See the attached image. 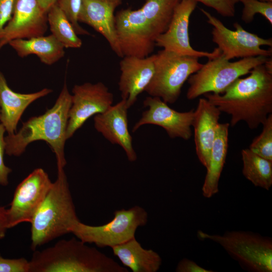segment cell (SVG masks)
I'll return each mask as SVG.
<instances>
[{
	"label": "cell",
	"mask_w": 272,
	"mask_h": 272,
	"mask_svg": "<svg viewBox=\"0 0 272 272\" xmlns=\"http://www.w3.org/2000/svg\"><path fill=\"white\" fill-rule=\"evenodd\" d=\"M239 78L222 94L208 93L205 97L221 111L231 116L230 125L243 121L250 129L257 128L272 113V74L264 64Z\"/></svg>",
	"instance_id": "6da1fadb"
},
{
	"label": "cell",
	"mask_w": 272,
	"mask_h": 272,
	"mask_svg": "<svg viewBox=\"0 0 272 272\" xmlns=\"http://www.w3.org/2000/svg\"><path fill=\"white\" fill-rule=\"evenodd\" d=\"M71 104L72 94L65 82L51 108L41 115L31 117L23 123L18 132L5 137V153L9 156H20L30 143L43 141L55 154L57 168H63L66 164L64 149Z\"/></svg>",
	"instance_id": "7a4b0ae2"
},
{
	"label": "cell",
	"mask_w": 272,
	"mask_h": 272,
	"mask_svg": "<svg viewBox=\"0 0 272 272\" xmlns=\"http://www.w3.org/2000/svg\"><path fill=\"white\" fill-rule=\"evenodd\" d=\"M73 237L34 250L29 272H128L113 259Z\"/></svg>",
	"instance_id": "3957f363"
},
{
	"label": "cell",
	"mask_w": 272,
	"mask_h": 272,
	"mask_svg": "<svg viewBox=\"0 0 272 272\" xmlns=\"http://www.w3.org/2000/svg\"><path fill=\"white\" fill-rule=\"evenodd\" d=\"M79 220L63 168L31 222V248L41 246L71 232Z\"/></svg>",
	"instance_id": "277c9868"
},
{
	"label": "cell",
	"mask_w": 272,
	"mask_h": 272,
	"mask_svg": "<svg viewBox=\"0 0 272 272\" xmlns=\"http://www.w3.org/2000/svg\"><path fill=\"white\" fill-rule=\"evenodd\" d=\"M197 236L221 245L245 269L252 272L272 271V239L249 231H227L222 235L201 230Z\"/></svg>",
	"instance_id": "5b68a950"
},
{
	"label": "cell",
	"mask_w": 272,
	"mask_h": 272,
	"mask_svg": "<svg viewBox=\"0 0 272 272\" xmlns=\"http://www.w3.org/2000/svg\"><path fill=\"white\" fill-rule=\"evenodd\" d=\"M268 57L258 56L231 62L221 53L210 59L188 79L187 98L193 100L208 93L222 94L237 79L249 74L255 66L264 64Z\"/></svg>",
	"instance_id": "8992f818"
},
{
	"label": "cell",
	"mask_w": 272,
	"mask_h": 272,
	"mask_svg": "<svg viewBox=\"0 0 272 272\" xmlns=\"http://www.w3.org/2000/svg\"><path fill=\"white\" fill-rule=\"evenodd\" d=\"M202 65L197 57L160 50L156 54L154 74L145 91L167 104H173L180 96L185 81Z\"/></svg>",
	"instance_id": "52a82bcc"
},
{
	"label": "cell",
	"mask_w": 272,
	"mask_h": 272,
	"mask_svg": "<svg viewBox=\"0 0 272 272\" xmlns=\"http://www.w3.org/2000/svg\"><path fill=\"white\" fill-rule=\"evenodd\" d=\"M148 219L146 211L134 206L128 210L115 211L113 219L102 225L91 226L79 221L71 233L85 243L112 248L134 238L137 229L145 226Z\"/></svg>",
	"instance_id": "ba28073f"
},
{
	"label": "cell",
	"mask_w": 272,
	"mask_h": 272,
	"mask_svg": "<svg viewBox=\"0 0 272 272\" xmlns=\"http://www.w3.org/2000/svg\"><path fill=\"white\" fill-rule=\"evenodd\" d=\"M200 10L207 18L208 23L213 26L212 40L226 59L271 56V38L264 39L249 32L237 22L233 24L235 30L229 29L209 12L203 9Z\"/></svg>",
	"instance_id": "9c48e42d"
},
{
	"label": "cell",
	"mask_w": 272,
	"mask_h": 272,
	"mask_svg": "<svg viewBox=\"0 0 272 272\" xmlns=\"http://www.w3.org/2000/svg\"><path fill=\"white\" fill-rule=\"evenodd\" d=\"M115 26L123 56L144 58L154 51L157 37L140 9L118 11L115 15Z\"/></svg>",
	"instance_id": "30bf717a"
},
{
	"label": "cell",
	"mask_w": 272,
	"mask_h": 272,
	"mask_svg": "<svg viewBox=\"0 0 272 272\" xmlns=\"http://www.w3.org/2000/svg\"><path fill=\"white\" fill-rule=\"evenodd\" d=\"M52 183L47 173L38 168L18 185L10 208L7 209L9 229L22 223H31Z\"/></svg>",
	"instance_id": "8fae6325"
},
{
	"label": "cell",
	"mask_w": 272,
	"mask_h": 272,
	"mask_svg": "<svg viewBox=\"0 0 272 272\" xmlns=\"http://www.w3.org/2000/svg\"><path fill=\"white\" fill-rule=\"evenodd\" d=\"M72 93L66 127L67 140L90 117L105 112L113 102V94L102 82L76 85Z\"/></svg>",
	"instance_id": "7c38bea8"
},
{
	"label": "cell",
	"mask_w": 272,
	"mask_h": 272,
	"mask_svg": "<svg viewBox=\"0 0 272 272\" xmlns=\"http://www.w3.org/2000/svg\"><path fill=\"white\" fill-rule=\"evenodd\" d=\"M197 4V2L194 0H181L179 2L174 9L167 30L156 39V46L179 54L198 58L206 57L209 59L222 53L218 47L209 52L196 50L190 45L188 33L189 19Z\"/></svg>",
	"instance_id": "4fadbf2b"
},
{
	"label": "cell",
	"mask_w": 272,
	"mask_h": 272,
	"mask_svg": "<svg viewBox=\"0 0 272 272\" xmlns=\"http://www.w3.org/2000/svg\"><path fill=\"white\" fill-rule=\"evenodd\" d=\"M143 104L148 109L143 112L141 118L134 125L133 132L142 125L153 124L164 129L172 139L179 138L188 140L191 137L193 110L187 112L176 111L158 97L148 96Z\"/></svg>",
	"instance_id": "5bb4252c"
},
{
	"label": "cell",
	"mask_w": 272,
	"mask_h": 272,
	"mask_svg": "<svg viewBox=\"0 0 272 272\" xmlns=\"http://www.w3.org/2000/svg\"><path fill=\"white\" fill-rule=\"evenodd\" d=\"M47 15L38 0H16L13 16L0 38V49L14 39L44 35L48 29Z\"/></svg>",
	"instance_id": "9a60e30c"
},
{
	"label": "cell",
	"mask_w": 272,
	"mask_h": 272,
	"mask_svg": "<svg viewBox=\"0 0 272 272\" xmlns=\"http://www.w3.org/2000/svg\"><path fill=\"white\" fill-rule=\"evenodd\" d=\"M128 109L126 100L121 99L105 112L95 115L94 125L96 130L111 144L123 149L129 161L134 162L137 155L128 129Z\"/></svg>",
	"instance_id": "2e32d148"
},
{
	"label": "cell",
	"mask_w": 272,
	"mask_h": 272,
	"mask_svg": "<svg viewBox=\"0 0 272 272\" xmlns=\"http://www.w3.org/2000/svg\"><path fill=\"white\" fill-rule=\"evenodd\" d=\"M122 58L119 62L121 75L118 87L122 99L126 100L129 108L153 77L156 54L144 58L124 56Z\"/></svg>",
	"instance_id": "e0dca14e"
},
{
	"label": "cell",
	"mask_w": 272,
	"mask_h": 272,
	"mask_svg": "<svg viewBox=\"0 0 272 272\" xmlns=\"http://www.w3.org/2000/svg\"><path fill=\"white\" fill-rule=\"evenodd\" d=\"M122 3V0H82L78 15L79 22L89 25L100 33L121 58L123 55L116 35L114 11Z\"/></svg>",
	"instance_id": "ac0fdd59"
},
{
	"label": "cell",
	"mask_w": 272,
	"mask_h": 272,
	"mask_svg": "<svg viewBox=\"0 0 272 272\" xmlns=\"http://www.w3.org/2000/svg\"><path fill=\"white\" fill-rule=\"evenodd\" d=\"M221 114L217 106L207 99L200 98L194 110L192 126L197 157L207 169Z\"/></svg>",
	"instance_id": "d6986e66"
},
{
	"label": "cell",
	"mask_w": 272,
	"mask_h": 272,
	"mask_svg": "<svg viewBox=\"0 0 272 272\" xmlns=\"http://www.w3.org/2000/svg\"><path fill=\"white\" fill-rule=\"evenodd\" d=\"M52 92L50 89L44 88L31 93L15 92L9 87L5 76L0 71V121L8 134L16 132L17 124L29 105Z\"/></svg>",
	"instance_id": "ffe728a7"
},
{
	"label": "cell",
	"mask_w": 272,
	"mask_h": 272,
	"mask_svg": "<svg viewBox=\"0 0 272 272\" xmlns=\"http://www.w3.org/2000/svg\"><path fill=\"white\" fill-rule=\"evenodd\" d=\"M229 123H219L211 149L207 173L201 188L203 196L211 198L219 192V182L227 154Z\"/></svg>",
	"instance_id": "44dd1931"
},
{
	"label": "cell",
	"mask_w": 272,
	"mask_h": 272,
	"mask_svg": "<svg viewBox=\"0 0 272 272\" xmlns=\"http://www.w3.org/2000/svg\"><path fill=\"white\" fill-rule=\"evenodd\" d=\"M9 45L21 57L29 55L37 56L41 62L50 65L63 57L64 47L52 35L39 36L29 39H16Z\"/></svg>",
	"instance_id": "7402d4cb"
},
{
	"label": "cell",
	"mask_w": 272,
	"mask_h": 272,
	"mask_svg": "<svg viewBox=\"0 0 272 272\" xmlns=\"http://www.w3.org/2000/svg\"><path fill=\"white\" fill-rule=\"evenodd\" d=\"M111 248L123 265L133 272H156L162 264L159 254L144 248L135 237Z\"/></svg>",
	"instance_id": "603a6c76"
},
{
	"label": "cell",
	"mask_w": 272,
	"mask_h": 272,
	"mask_svg": "<svg viewBox=\"0 0 272 272\" xmlns=\"http://www.w3.org/2000/svg\"><path fill=\"white\" fill-rule=\"evenodd\" d=\"M242 174L254 186L268 190L272 186V161L263 158L249 148L241 151Z\"/></svg>",
	"instance_id": "cb8c5ba5"
},
{
	"label": "cell",
	"mask_w": 272,
	"mask_h": 272,
	"mask_svg": "<svg viewBox=\"0 0 272 272\" xmlns=\"http://www.w3.org/2000/svg\"><path fill=\"white\" fill-rule=\"evenodd\" d=\"M180 1L146 0L140 8L157 37L167 30L174 9Z\"/></svg>",
	"instance_id": "d4e9b609"
},
{
	"label": "cell",
	"mask_w": 272,
	"mask_h": 272,
	"mask_svg": "<svg viewBox=\"0 0 272 272\" xmlns=\"http://www.w3.org/2000/svg\"><path fill=\"white\" fill-rule=\"evenodd\" d=\"M47 22L52 34L64 48H79L82 45L70 21L56 3L47 12Z\"/></svg>",
	"instance_id": "484cf974"
},
{
	"label": "cell",
	"mask_w": 272,
	"mask_h": 272,
	"mask_svg": "<svg viewBox=\"0 0 272 272\" xmlns=\"http://www.w3.org/2000/svg\"><path fill=\"white\" fill-rule=\"evenodd\" d=\"M262 125L261 133L253 139L249 149L258 156L272 161V114Z\"/></svg>",
	"instance_id": "4316f807"
},
{
	"label": "cell",
	"mask_w": 272,
	"mask_h": 272,
	"mask_svg": "<svg viewBox=\"0 0 272 272\" xmlns=\"http://www.w3.org/2000/svg\"><path fill=\"white\" fill-rule=\"evenodd\" d=\"M244 8L241 19L245 23L252 22L257 14L263 16L272 25V2H261L258 0H238Z\"/></svg>",
	"instance_id": "83f0119b"
},
{
	"label": "cell",
	"mask_w": 272,
	"mask_h": 272,
	"mask_svg": "<svg viewBox=\"0 0 272 272\" xmlns=\"http://www.w3.org/2000/svg\"><path fill=\"white\" fill-rule=\"evenodd\" d=\"M82 0H58L57 4L64 13L78 35H89L90 33L79 24L78 15Z\"/></svg>",
	"instance_id": "f1b7e54d"
},
{
	"label": "cell",
	"mask_w": 272,
	"mask_h": 272,
	"mask_svg": "<svg viewBox=\"0 0 272 272\" xmlns=\"http://www.w3.org/2000/svg\"><path fill=\"white\" fill-rule=\"evenodd\" d=\"M214 9L219 14L225 17H233L235 14V5L238 0H194Z\"/></svg>",
	"instance_id": "f546056e"
},
{
	"label": "cell",
	"mask_w": 272,
	"mask_h": 272,
	"mask_svg": "<svg viewBox=\"0 0 272 272\" xmlns=\"http://www.w3.org/2000/svg\"><path fill=\"white\" fill-rule=\"evenodd\" d=\"M0 272H29V261L24 257L5 258L0 254Z\"/></svg>",
	"instance_id": "4dcf8cb0"
},
{
	"label": "cell",
	"mask_w": 272,
	"mask_h": 272,
	"mask_svg": "<svg viewBox=\"0 0 272 272\" xmlns=\"http://www.w3.org/2000/svg\"><path fill=\"white\" fill-rule=\"evenodd\" d=\"M6 129L2 123H0V185L7 186L9 183L8 176L12 172L11 168L7 166L4 160L5 153L6 143L4 133Z\"/></svg>",
	"instance_id": "1f68e13d"
},
{
	"label": "cell",
	"mask_w": 272,
	"mask_h": 272,
	"mask_svg": "<svg viewBox=\"0 0 272 272\" xmlns=\"http://www.w3.org/2000/svg\"><path fill=\"white\" fill-rule=\"evenodd\" d=\"M16 0H0V38L8 23L11 20Z\"/></svg>",
	"instance_id": "d6a6232c"
},
{
	"label": "cell",
	"mask_w": 272,
	"mask_h": 272,
	"mask_svg": "<svg viewBox=\"0 0 272 272\" xmlns=\"http://www.w3.org/2000/svg\"><path fill=\"white\" fill-rule=\"evenodd\" d=\"M177 272H213L199 266L194 261L184 258L177 264L175 269Z\"/></svg>",
	"instance_id": "836d02e7"
},
{
	"label": "cell",
	"mask_w": 272,
	"mask_h": 272,
	"mask_svg": "<svg viewBox=\"0 0 272 272\" xmlns=\"http://www.w3.org/2000/svg\"><path fill=\"white\" fill-rule=\"evenodd\" d=\"M8 229L7 209L0 207V239L5 237Z\"/></svg>",
	"instance_id": "e575fe53"
},
{
	"label": "cell",
	"mask_w": 272,
	"mask_h": 272,
	"mask_svg": "<svg viewBox=\"0 0 272 272\" xmlns=\"http://www.w3.org/2000/svg\"><path fill=\"white\" fill-rule=\"evenodd\" d=\"M58 0H38L40 7L45 12H48L49 9L54 4L57 3Z\"/></svg>",
	"instance_id": "d590c367"
},
{
	"label": "cell",
	"mask_w": 272,
	"mask_h": 272,
	"mask_svg": "<svg viewBox=\"0 0 272 272\" xmlns=\"http://www.w3.org/2000/svg\"><path fill=\"white\" fill-rule=\"evenodd\" d=\"M266 70L270 74H272V59L271 56L269 57L265 63L263 64Z\"/></svg>",
	"instance_id": "8d00e7d4"
},
{
	"label": "cell",
	"mask_w": 272,
	"mask_h": 272,
	"mask_svg": "<svg viewBox=\"0 0 272 272\" xmlns=\"http://www.w3.org/2000/svg\"><path fill=\"white\" fill-rule=\"evenodd\" d=\"M261 2H272V0H258Z\"/></svg>",
	"instance_id": "74e56055"
}]
</instances>
